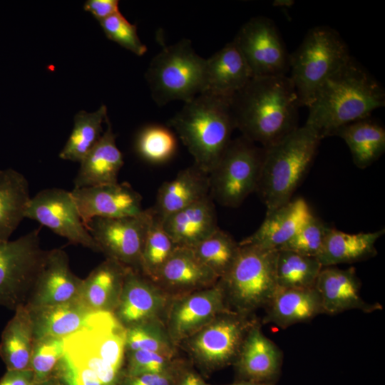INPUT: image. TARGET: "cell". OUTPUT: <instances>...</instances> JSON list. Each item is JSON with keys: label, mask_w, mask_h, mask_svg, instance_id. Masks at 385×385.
I'll return each mask as SVG.
<instances>
[{"label": "cell", "mask_w": 385, "mask_h": 385, "mask_svg": "<svg viewBox=\"0 0 385 385\" xmlns=\"http://www.w3.org/2000/svg\"><path fill=\"white\" fill-rule=\"evenodd\" d=\"M235 128L263 148L297 129L300 106L287 76L252 78L230 100Z\"/></svg>", "instance_id": "obj_1"}, {"label": "cell", "mask_w": 385, "mask_h": 385, "mask_svg": "<svg viewBox=\"0 0 385 385\" xmlns=\"http://www.w3.org/2000/svg\"><path fill=\"white\" fill-rule=\"evenodd\" d=\"M384 105L382 85L351 56L322 85L307 107L305 125L322 140L346 124L370 117Z\"/></svg>", "instance_id": "obj_2"}, {"label": "cell", "mask_w": 385, "mask_h": 385, "mask_svg": "<svg viewBox=\"0 0 385 385\" xmlns=\"http://www.w3.org/2000/svg\"><path fill=\"white\" fill-rule=\"evenodd\" d=\"M194 158L195 165L208 174L231 141L235 128L230 99L201 93L168 123Z\"/></svg>", "instance_id": "obj_3"}, {"label": "cell", "mask_w": 385, "mask_h": 385, "mask_svg": "<svg viewBox=\"0 0 385 385\" xmlns=\"http://www.w3.org/2000/svg\"><path fill=\"white\" fill-rule=\"evenodd\" d=\"M321 140L312 128L304 125L277 143L264 148L255 191L267 211L292 200L315 158Z\"/></svg>", "instance_id": "obj_4"}, {"label": "cell", "mask_w": 385, "mask_h": 385, "mask_svg": "<svg viewBox=\"0 0 385 385\" xmlns=\"http://www.w3.org/2000/svg\"><path fill=\"white\" fill-rule=\"evenodd\" d=\"M351 57L337 31L327 26L310 29L297 48L289 54V77L300 106L308 107L324 82Z\"/></svg>", "instance_id": "obj_5"}, {"label": "cell", "mask_w": 385, "mask_h": 385, "mask_svg": "<svg viewBox=\"0 0 385 385\" xmlns=\"http://www.w3.org/2000/svg\"><path fill=\"white\" fill-rule=\"evenodd\" d=\"M277 251L252 245H240L233 265L218 280L232 311L250 315L266 307L277 289Z\"/></svg>", "instance_id": "obj_6"}, {"label": "cell", "mask_w": 385, "mask_h": 385, "mask_svg": "<svg viewBox=\"0 0 385 385\" xmlns=\"http://www.w3.org/2000/svg\"><path fill=\"white\" fill-rule=\"evenodd\" d=\"M205 64V58L188 39L164 46L151 60L145 75L152 98L159 106L190 101L203 91Z\"/></svg>", "instance_id": "obj_7"}, {"label": "cell", "mask_w": 385, "mask_h": 385, "mask_svg": "<svg viewBox=\"0 0 385 385\" xmlns=\"http://www.w3.org/2000/svg\"><path fill=\"white\" fill-rule=\"evenodd\" d=\"M265 148L242 135L231 140L209 173L210 196L228 207H237L256 190Z\"/></svg>", "instance_id": "obj_8"}, {"label": "cell", "mask_w": 385, "mask_h": 385, "mask_svg": "<svg viewBox=\"0 0 385 385\" xmlns=\"http://www.w3.org/2000/svg\"><path fill=\"white\" fill-rule=\"evenodd\" d=\"M40 229L15 240L0 241V305L14 311L25 305L47 250L41 247Z\"/></svg>", "instance_id": "obj_9"}, {"label": "cell", "mask_w": 385, "mask_h": 385, "mask_svg": "<svg viewBox=\"0 0 385 385\" xmlns=\"http://www.w3.org/2000/svg\"><path fill=\"white\" fill-rule=\"evenodd\" d=\"M232 41L242 53L252 78L287 76L289 53L274 21L255 16L245 23Z\"/></svg>", "instance_id": "obj_10"}, {"label": "cell", "mask_w": 385, "mask_h": 385, "mask_svg": "<svg viewBox=\"0 0 385 385\" xmlns=\"http://www.w3.org/2000/svg\"><path fill=\"white\" fill-rule=\"evenodd\" d=\"M150 217L151 210L148 209L133 217H95L86 227L106 258L140 272L141 252Z\"/></svg>", "instance_id": "obj_11"}, {"label": "cell", "mask_w": 385, "mask_h": 385, "mask_svg": "<svg viewBox=\"0 0 385 385\" xmlns=\"http://www.w3.org/2000/svg\"><path fill=\"white\" fill-rule=\"evenodd\" d=\"M25 218L38 222L71 244L100 252L82 221L71 191L52 188L38 192L31 197Z\"/></svg>", "instance_id": "obj_12"}, {"label": "cell", "mask_w": 385, "mask_h": 385, "mask_svg": "<svg viewBox=\"0 0 385 385\" xmlns=\"http://www.w3.org/2000/svg\"><path fill=\"white\" fill-rule=\"evenodd\" d=\"M249 316L233 311L217 316L188 339L192 355L211 366L235 359L247 332L256 322Z\"/></svg>", "instance_id": "obj_13"}, {"label": "cell", "mask_w": 385, "mask_h": 385, "mask_svg": "<svg viewBox=\"0 0 385 385\" xmlns=\"http://www.w3.org/2000/svg\"><path fill=\"white\" fill-rule=\"evenodd\" d=\"M224 290L217 282L175 300L168 316V329L175 342L188 339L217 316L231 312Z\"/></svg>", "instance_id": "obj_14"}, {"label": "cell", "mask_w": 385, "mask_h": 385, "mask_svg": "<svg viewBox=\"0 0 385 385\" xmlns=\"http://www.w3.org/2000/svg\"><path fill=\"white\" fill-rule=\"evenodd\" d=\"M71 192L85 227L95 217H133L144 211L142 196L126 183L73 188Z\"/></svg>", "instance_id": "obj_15"}, {"label": "cell", "mask_w": 385, "mask_h": 385, "mask_svg": "<svg viewBox=\"0 0 385 385\" xmlns=\"http://www.w3.org/2000/svg\"><path fill=\"white\" fill-rule=\"evenodd\" d=\"M82 283L83 279L71 271L63 250H47L26 305L31 308L78 300Z\"/></svg>", "instance_id": "obj_16"}, {"label": "cell", "mask_w": 385, "mask_h": 385, "mask_svg": "<svg viewBox=\"0 0 385 385\" xmlns=\"http://www.w3.org/2000/svg\"><path fill=\"white\" fill-rule=\"evenodd\" d=\"M165 294L150 279L127 267L113 314L125 328L151 323L166 307Z\"/></svg>", "instance_id": "obj_17"}, {"label": "cell", "mask_w": 385, "mask_h": 385, "mask_svg": "<svg viewBox=\"0 0 385 385\" xmlns=\"http://www.w3.org/2000/svg\"><path fill=\"white\" fill-rule=\"evenodd\" d=\"M314 287L320 297L324 314L334 315L353 309L371 313L382 309L378 303L364 300L360 294L361 282L353 267H322Z\"/></svg>", "instance_id": "obj_18"}, {"label": "cell", "mask_w": 385, "mask_h": 385, "mask_svg": "<svg viewBox=\"0 0 385 385\" xmlns=\"http://www.w3.org/2000/svg\"><path fill=\"white\" fill-rule=\"evenodd\" d=\"M312 215L304 198L290 200L274 210L267 211L259 228L239 244L278 250Z\"/></svg>", "instance_id": "obj_19"}, {"label": "cell", "mask_w": 385, "mask_h": 385, "mask_svg": "<svg viewBox=\"0 0 385 385\" xmlns=\"http://www.w3.org/2000/svg\"><path fill=\"white\" fill-rule=\"evenodd\" d=\"M28 308L35 340L43 337L65 339L89 328L102 312L89 309L79 300Z\"/></svg>", "instance_id": "obj_20"}, {"label": "cell", "mask_w": 385, "mask_h": 385, "mask_svg": "<svg viewBox=\"0 0 385 385\" xmlns=\"http://www.w3.org/2000/svg\"><path fill=\"white\" fill-rule=\"evenodd\" d=\"M218 280L190 248L178 246L153 282L167 293L185 294L211 287Z\"/></svg>", "instance_id": "obj_21"}, {"label": "cell", "mask_w": 385, "mask_h": 385, "mask_svg": "<svg viewBox=\"0 0 385 385\" xmlns=\"http://www.w3.org/2000/svg\"><path fill=\"white\" fill-rule=\"evenodd\" d=\"M252 78L250 69L233 41L205 58L202 93L231 99Z\"/></svg>", "instance_id": "obj_22"}, {"label": "cell", "mask_w": 385, "mask_h": 385, "mask_svg": "<svg viewBox=\"0 0 385 385\" xmlns=\"http://www.w3.org/2000/svg\"><path fill=\"white\" fill-rule=\"evenodd\" d=\"M106 130L80 162L73 180L74 188L115 184L124 164L123 157L116 145V135L107 117Z\"/></svg>", "instance_id": "obj_23"}, {"label": "cell", "mask_w": 385, "mask_h": 385, "mask_svg": "<svg viewBox=\"0 0 385 385\" xmlns=\"http://www.w3.org/2000/svg\"><path fill=\"white\" fill-rule=\"evenodd\" d=\"M208 195L209 174L194 164L160 185L152 210L163 219Z\"/></svg>", "instance_id": "obj_24"}, {"label": "cell", "mask_w": 385, "mask_h": 385, "mask_svg": "<svg viewBox=\"0 0 385 385\" xmlns=\"http://www.w3.org/2000/svg\"><path fill=\"white\" fill-rule=\"evenodd\" d=\"M161 220L164 229L179 247H192L219 228L210 195Z\"/></svg>", "instance_id": "obj_25"}, {"label": "cell", "mask_w": 385, "mask_h": 385, "mask_svg": "<svg viewBox=\"0 0 385 385\" xmlns=\"http://www.w3.org/2000/svg\"><path fill=\"white\" fill-rule=\"evenodd\" d=\"M235 359L239 371L245 377L260 383L278 374L282 354L256 322L247 332Z\"/></svg>", "instance_id": "obj_26"}, {"label": "cell", "mask_w": 385, "mask_h": 385, "mask_svg": "<svg viewBox=\"0 0 385 385\" xmlns=\"http://www.w3.org/2000/svg\"><path fill=\"white\" fill-rule=\"evenodd\" d=\"M264 323L285 329L308 322L324 314L320 297L314 287H277L266 305Z\"/></svg>", "instance_id": "obj_27"}, {"label": "cell", "mask_w": 385, "mask_h": 385, "mask_svg": "<svg viewBox=\"0 0 385 385\" xmlns=\"http://www.w3.org/2000/svg\"><path fill=\"white\" fill-rule=\"evenodd\" d=\"M127 267L106 258L83 279L78 300L93 312L113 313Z\"/></svg>", "instance_id": "obj_28"}, {"label": "cell", "mask_w": 385, "mask_h": 385, "mask_svg": "<svg viewBox=\"0 0 385 385\" xmlns=\"http://www.w3.org/2000/svg\"><path fill=\"white\" fill-rule=\"evenodd\" d=\"M385 230L346 233L329 227L322 247L315 257L322 267L360 262L376 255V241Z\"/></svg>", "instance_id": "obj_29"}, {"label": "cell", "mask_w": 385, "mask_h": 385, "mask_svg": "<svg viewBox=\"0 0 385 385\" xmlns=\"http://www.w3.org/2000/svg\"><path fill=\"white\" fill-rule=\"evenodd\" d=\"M34 341L30 311L26 304L20 306L1 337L0 357L7 370L31 369Z\"/></svg>", "instance_id": "obj_30"}, {"label": "cell", "mask_w": 385, "mask_h": 385, "mask_svg": "<svg viewBox=\"0 0 385 385\" xmlns=\"http://www.w3.org/2000/svg\"><path fill=\"white\" fill-rule=\"evenodd\" d=\"M334 135L345 141L354 164L360 169L371 165L385 151V129L370 117L339 128Z\"/></svg>", "instance_id": "obj_31"}, {"label": "cell", "mask_w": 385, "mask_h": 385, "mask_svg": "<svg viewBox=\"0 0 385 385\" xmlns=\"http://www.w3.org/2000/svg\"><path fill=\"white\" fill-rule=\"evenodd\" d=\"M29 186L26 178L17 170H0V241L9 240L25 218L31 199Z\"/></svg>", "instance_id": "obj_32"}, {"label": "cell", "mask_w": 385, "mask_h": 385, "mask_svg": "<svg viewBox=\"0 0 385 385\" xmlns=\"http://www.w3.org/2000/svg\"><path fill=\"white\" fill-rule=\"evenodd\" d=\"M107 117L104 105L94 112L81 111L76 113L73 128L59 153L60 158L80 163L102 135V124Z\"/></svg>", "instance_id": "obj_33"}, {"label": "cell", "mask_w": 385, "mask_h": 385, "mask_svg": "<svg viewBox=\"0 0 385 385\" xmlns=\"http://www.w3.org/2000/svg\"><path fill=\"white\" fill-rule=\"evenodd\" d=\"M322 268L315 257L279 250L276 259V279L279 288H312Z\"/></svg>", "instance_id": "obj_34"}, {"label": "cell", "mask_w": 385, "mask_h": 385, "mask_svg": "<svg viewBox=\"0 0 385 385\" xmlns=\"http://www.w3.org/2000/svg\"><path fill=\"white\" fill-rule=\"evenodd\" d=\"M151 210L140 257V272L153 281L178 247L163 227L162 220Z\"/></svg>", "instance_id": "obj_35"}, {"label": "cell", "mask_w": 385, "mask_h": 385, "mask_svg": "<svg viewBox=\"0 0 385 385\" xmlns=\"http://www.w3.org/2000/svg\"><path fill=\"white\" fill-rule=\"evenodd\" d=\"M189 248L220 279L233 265L240 250V245L227 232L218 228L207 237Z\"/></svg>", "instance_id": "obj_36"}, {"label": "cell", "mask_w": 385, "mask_h": 385, "mask_svg": "<svg viewBox=\"0 0 385 385\" xmlns=\"http://www.w3.org/2000/svg\"><path fill=\"white\" fill-rule=\"evenodd\" d=\"M177 140L173 131L157 124L148 125L138 133L135 148L146 162L160 164L168 161L177 150Z\"/></svg>", "instance_id": "obj_37"}, {"label": "cell", "mask_w": 385, "mask_h": 385, "mask_svg": "<svg viewBox=\"0 0 385 385\" xmlns=\"http://www.w3.org/2000/svg\"><path fill=\"white\" fill-rule=\"evenodd\" d=\"M64 353L63 338L43 337L36 339L31 359V369L34 373V383L53 377Z\"/></svg>", "instance_id": "obj_38"}, {"label": "cell", "mask_w": 385, "mask_h": 385, "mask_svg": "<svg viewBox=\"0 0 385 385\" xmlns=\"http://www.w3.org/2000/svg\"><path fill=\"white\" fill-rule=\"evenodd\" d=\"M328 227L319 218L313 215L279 250L316 257L322 247Z\"/></svg>", "instance_id": "obj_39"}, {"label": "cell", "mask_w": 385, "mask_h": 385, "mask_svg": "<svg viewBox=\"0 0 385 385\" xmlns=\"http://www.w3.org/2000/svg\"><path fill=\"white\" fill-rule=\"evenodd\" d=\"M106 37L137 56H143L147 47L138 35L137 27L130 23L120 12L100 21Z\"/></svg>", "instance_id": "obj_40"}, {"label": "cell", "mask_w": 385, "mask_h": 385, "mask_svg": "<svg viewBox=\"0 0 385 385\" xmlns=\"http://www.w3.org/2000/svg\"><path fill=\"white\" fill-rule=\"evenodd\" d=\"M145 350L172 355L168 342L151 323L125 328V351Z\"/></svg>", "instance_id": "obj_41"}, {"label": "cell", "mask_w": 385, "mask_h": 385, "mask_svg": "<svg viewBox=\"0 0 385 385\" xmlns=\"http://www.w3.org/2000/svg\"><path fill=\"white\" fill-rule=\"evenodd\" d=\"M127 353L128 364L125 376L167 371L170 356L145 350L127 351Z\"/></svg>", "instance_id": "obj_42"}, {"label": "cell", "mask_w": 385, "mask_h": 385, "mask_svg": "<svg viewBox=\"0 0 385 385\" xmlns=\"http://www.w3.org/2000/svg\"><path fill=\"white\" fill-rule=\"evenodd\" d=\"M53 376L62 385H105L93 371L74 361L66 351L56 366Z\"/></svg>", "instance_id": "obj_43"}, {"label": "cell", "mask_w": 385, "mask_h": 385, "mask_svg": "<svg viewBox=\"0 0 385 385\" xmlns=\"http://www.w3.org/2000/svg\"><path fill=\"white\" fill-rule=\"evenodd\" d=\"M118 385H173L172 376L167 372L125 376Z\"/></svg>", "instance_id": "obj_44"}, {"label": "cell", "mask_w": 385, "mask_h": 385, "mask_svg": "<svg viewBox=\"0 0 385 385\" xmlns=\"http://www.w3.org/2000/svg\"><path fill=\"white\" fill-rule=\"evenodd\" d=\"M118 0H88L84 10L90 12L99 22L119 11Z\"/></svg>", "instance_id": "obj_45"}, {"label": "cell", "mask_w": 385, "mask_h": 385, "mask_svg": "<svg viewBox=\"0 0 385 385\" xmlns=\"http://www.w3.org/2000/svg\"><path fill=\"white\" fill-rule=\"evenodd\" d=\"M34 373L31 369L7 370L0 379V385H34Z\"/></svg>", "instance_id": "obj_46"}, {"label": "cell", "mask_w": 385, "mask_h": 385, "mask_svg": "<svg viewBox=\"0 0 385 385\" xmlns=\"http://www.w3.org/2000/svg\"><path fill=\"white\" fill-rule=\"evenodd\" d=\"M180 385H207L196 374L193 373L187 374L180 382Z\"/></svg>", "instance_id": "obj_47"}, {"label": "cell", "mask_w": 385, "mask_h": 385, "mask_svg": "<svg viewBox=\"0 0 385 385\" xmlns=\"http://www.w3.org/2000/svg\"><path fill=\"white\" fill-rule=\"evenodd\" d=\"M294 4L293 0H275L272 2L274 6L291 7Z\"/></svg>", "instance_id": "obj_48"}, {"label": "cell", "mask_w": 385, "mask_h": 385, "mask_svg": "<svg viewBox=\"0 0 385 385\" xmlns=\"http://www.w3.org/2000/svg\"><path fill=\"white\" fill-rule=\"evenodd\" d=\"M34 385H62L56 378L51 377L45 381L34 383Z\"/></svg>", "instance_id": "obj_49"}, {"label": "cell", "mask_w": 385, "mask_h": 385, "mask_svg": "<svg viewBox=\"0 0 385 385\" xmlns=\"http://www.w3.org/2000/svg\"><path fill=\"white\" fill-rule=\"evenodd\" d=\"M230 385H267V384H261V383H257V382H252V381H248V382L237 383V384H230Z\"/></svg>", "instance_id": "obj_50"}, {"label": "cell", "mask_w": 385, "mask_h": 385, "mask_svg": "<svg viewBox=\"0 0 385 385\" xmlns=\"http://www.w3.org/2000/svg\"><path fill=\"white\" fill-rule=\"evenodd\" d=\"M268 385V384H267Z\"/></svg>", "instance_id": "obj_51"}]
</instances>
